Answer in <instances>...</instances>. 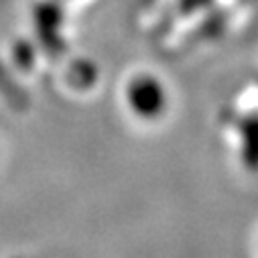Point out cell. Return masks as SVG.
Wrapping results in <instances>:
<instances>
[{"label": "cell", "mask_w": 258, "mask_h": 258, "mask_svg": "<svg viewBox=\"0 0 258 258\" xmlns=\"http://www.w3.org/2000/svg\"><path fill=\"white\" fill-rule=\"evenodd\" d=\"M126 102L143 120H155L165 112L167 94L159 80L153 76H139L126 88Z\"/></svg>", "instance_id": "cell-1"}, {"label": "cell", "mask_w": 258, "mask_h": 258, "mask_svg": "<svg viewBox=\"0 0 258 258\" xmlns=\"http://www.w3.org/2000/svg\"><path fill=\"white\" fill-rule=\"evenodd\" d=\"M244 135H246L244 157L252 167H256L258 165V120H252V122L244 124Z\"/></svg>", "instance_id": "cell-2"}]
</instances>
